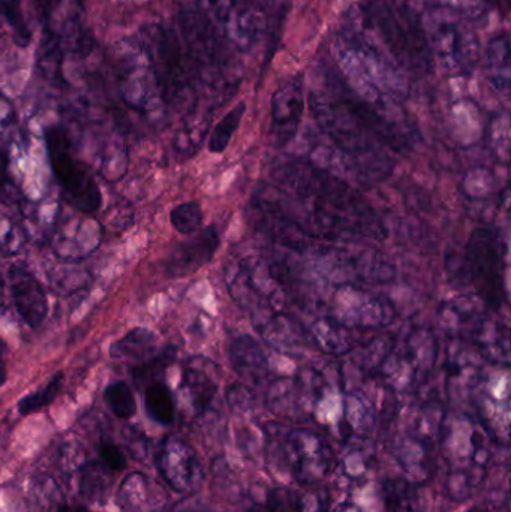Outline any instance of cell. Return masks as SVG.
Instances as JSON below:
<instances>
[{
	"mask_svg": "<svg viewBox=\"0 0 511 512\" xmlns=\"http://www.w3.org/2000/svg\"><path fill=\"white\" fill-rule=\"evenodd\" d=\"M243 2L249 3V5L258 6V8L264 9V0H243Z\"/></svg>",
	"mask_w": 511,
	"mask_h": 512,
	"instance_id": "26",
	"label": "cell"
},
{
	"mask_svg": "<svg viewBox=\"0 0 511 512\" xmlns=\"http://www.w3.org/2000/svg\"><path fill=\"white\" fill-rule=\"evenodd\" d=\"M467 512H491L489 510H486L485 507H473L471 510H468Z\"/></svg>",
	"mask_w": 511,
	"mask_h": 512,
	"instance_id": "27",
	"label": "cell"
},
{
	"mask_svg": "<svg viewBox=\"0 0 511 512\" xmlns=\"http://www.w3.org/2000/svg\"><path fill=\"white\" fill-rule=\"evenodd\" d=\"M467 264L483 300L498 309L506 298L504 289V248L500 234L480 228L467 245Z\"/></svg>",
	"mask_w": 511,
	"mask_h": 512,
	"instance_id": "6",
	"label": "cell"
},
{
	"mask_svg": "<svg viewBox=\"0 0 511 512\" xmlns=\"http://www.w3.org/2000/svg\"><path fill=\"white\" fill-rule=\"evenodd\" d=\"M9 276L15 309L30 328H38L48 315V301L44 288L27 268L15 265L9 271Z\"/></svg>",
	"mask_w": 511,
	"mask_h": 512,
	"instance_id": "12",
	"label": "cell"
},
{
	"mask_svg": "<svg viewBox=\"0 0 511 512\" xmlns=\"http://www.w3.org/2000/svg\"><path fill=\"white\" fill-rule=\"evenodd\" d=\"M156 336L147 328L138 327L129 331L122 339L111 345L110 355L113 358H134L144 360L155 352Z\"/></svg>",
	"mask_w": 511,
	"mask_h": 512,
	"instance_id": "15",
	"label": "cell"
},
{
	"mask_svg": "<svg viewBox=\"0 0 511 512\" xmlns=\"http://www.w3.org/2000/svg\"><path fill=\"white\" fill-rule=\"evenodd\" d=\"M59 512H93V511L87 510V508H84V507H72V505H62V507L59 508Z\"/></svg>",
	"mask_w": 511,
	"mask_h": 512,
	"instance_id": "24",
	"label": "cell"
},
{
	"mask_svg": "<svg viewBox=\"0 0 511 512\" xmlns=\"http://www.w3.org/2000/svg\"><path fill=\"white\" fill-rule=\"evenodd\" d=\"M102 462L111 471L120 472L126 468L125 454L114 444H102L99 450Z\"/></svg>",
	"mask_w": 511,
	"mask_h": 512,
	"instance_id": "22",
	"label": "cell"
},
{
	"mask_svg": "<svg viewBox=\"0 0 511 512\" xmlns=\"http://www.w3.org/2000/svg\"><path fill=\"white\" fill-rule=\"evenodd\" d=\"M6 179V158L3 155L2 150H0V188H2L3 183H5Z\"/></svg>",
	"mask_w": 511,
	"mask_h": 512,
	"instance_id": "23",
	"label": "cell"
},
{
	"mask_svg": "<svg viewBox=\"0 0 511 512\" xmlns=\"http://www.w3.org/2000/svg\"><path fill=\"white\" fill-rule=\"evenodd\" d=\"M45 141L54 176L69 203L87 215L98 212L102 204L101 189L86 165L72 155L65 131L50 128L45 132Z\"/></svg>",
	"mask_w": 511,
	"mask_h": 512,
	"instance_id": "3",
	"label": "cell"
},
{
	"mask_svg": "<svg viewBox=\"0 0 511 512\" xmlns=\"http://www.w3.org/2000/svg\"><path fill=\"white\" fill-rule=\"evenodd\" d=\"M362 8L378 38L401 68L426 74L434 66L422 20L407 6L389 0H363Z\"/></svg>",
	"mask_w": 511,
	"mask_h": 512,
	"instance_id": "1",
	"label": "cell"
},
{
	"mask_svg": "<svg viewBox=\"0 0 511 512\" xmlns=\"http://www.w3.org/2000/svg\"><path fill=\"white\" fill-rule=\"evenodd\" d=\"M104 399L111 412L120 420H128L137 411L134 394L126 382L117 381L108 385L104 391Z\"/></svg>",
	"mask_w": 511,
	"mask_h": 512,
	"instance_id": "19",
	"label": "cell"
},
{
	"mask_svg": "<svg viewBox=\"0 0 511 512\" xmlns=\"http://www.w3.org/2000/svg\"><path fill=\"white\" fill-rule=\"evenodd\" d=\"M203 210L195 201L179 204L170 213L171 225L182 236H194L203 228Z\"/></svg>",
	"mask_w": 511,
	"mask_h": 512,
	"instance_id": "20",
	"label": "cell"
},
{
	"mask_svg": "<svg viewBox=\"0 0 511 512\" xmlns=\"http://www.w3.org/2000/svg\"><path fill=\"white\" fill-rule=\"evenodd\" d=\"M245 111V102H240L230 113L225 114L224 119L215 126L212 135H210V153L219 155V153H224L227 150L234 132L239 129L240 122H242L243 116H245Z\"/></svg>",
	"mask_w": 511,
	"mask_h": 512,
	"instance_id": "17",
	"label": "cell"
},
{
	"mask_svg": "<svg viewBox=\"0 0 511 512\" xmlns=\"http://www.w3.org/2000/svg\"><path fill=\"white\" fill-rule=\"evenodd\" d=\"M432 60L449 74H470L479 62V38L453 9H432L422 20Z\"/></svg>",
	"mask_w": 511,
	"mask_h": 512,
	"instance_id": "2",
	"label": "cell"
},
{
	"mask_svg": "<svg viewBox=\"0 0 511 512\" xmlns=\"http://www.w3.org/2000/svg\"><path fill=\"white\" fill-rule=\"evenodd\" d=\"M303 108V80L300 75H296L284 81L272 98V132L281 143H287L296 134Z\"/></svg>",
	"mask_w": 511,
	"mask_h": 512,
	"instance_id": "11",
	"label": "cell"
},
{
	"mask_svg": "<svg viewBox=\"0 0 511 512\" xmlns=\"http://www.w3.org/2000/svg\"><path fill=\"white\" fill-rule=\"evenodd\" d=\"M249 512H273L270 510L269 507H266V504L264 505H254V507L249 510Z\"/></svg>",
	"mask_w": 511,
	"mask_h": 512,
	"instance_id": "25",
	"label": "cell"
},
{
	"mask_svg": "<svg viewBox=\"0 0 511 512\" xmlns=\"http://www.w3.org/2000/svg\"><path fill=\"white\" fill-rule=\"evenodd\" d=\"M386 512H420V496L410 481L386 480L381 484Z\"/></svg>",
	"mask_w": 511,
	"mask_h": 512,
	"instance_id": "14",
	"label": "cell"
},
{
	"mask_svg": "<svg viewBox=\"0 0 511 512\" xmlns=\"http://www.w3.org/2000/svg\"><path fill=\"white\" fill-rule=\"evenodd\" d=\"M219 245L221 237L215 225L198 231L191 239L179 243L173 249L165 262V273L173 279L197 273L200 268L212 261Z\"/></svg>",
	"mask_w": 511,
	"mask_h": 512,
	"instance_id": "10",
	"label": "cell"
},
{
	"mask_svg": "<svg viewBox=\"0 0 511 512\" xmlns=\"http://www.w3.org/2000/svg\"><path fill=\"white\" fill-rule=\"evenodd\" d=\"M275 453L290 472L291 477L303 486L320 483L335 466V453L326 439L308 430H293Z\"/></svg>",
	"mask_w": 511,
	"mask_h": 512,
	"instance_id": "4",
	"label": "cell"
},
{
	"mask_svg": "<svg viewBox=\"0 0 511 512\" xmlns=\"http://www.w3.org/2000/svg\"><path fill=\"white\" fill-rule=\"evenodd\" d=\"M156 465L176 492L195 493L203 486L204 472L197 453L182 439H167L156 457Z\"/></svg>",
	"mask_w": 511,
	"mask_h": 512,
	"instance_id": "8",
	"label": "cell"
},
{
	"mask_svg": "<svg viewBox=\"0 0 511 512\" xmlns=\"http://www.w3.org/2000/svg\"><path fill=\"white\" fill-rule=\"evenodd\" d=\"M153 63L165 95L177 98L188 86L189 72L188 60L173 30L159 27L153 36Z\"/></svg>",
	"mask_w": 511,
	"mask_h": 512,
	"instance_id": "9",
	"label": "cell"
},
{
	"mask_svg": "<svg viewBox=\"0 0 511 512\" xmlns=\"http://www.w3.org/2000/svg\"><path fill=\"white\" fill-rule=\"evenodd\" d=\"M511 72V48L509 33H498L486 50V75L498 90L509 92Z\"/></svg>",
	"mask_w": 511,
	"mask_h": 512,
	"instance_id": "13",
	"label": "cell"
},
{
	"mask_svg": "<svg viewBox=\"0 0 511 512\" xmlns=\"http://www.w3.org/2000/svg\"><path fill=\"white\" fill-rule=\"evenodd\" d=\"M395 2L402 3V2H407V0H395Z\"/></svg>",
	"mask_w": 511,
	"mask_h": 512,
	"instance_id": "28",
	"label": "cell"
},
{
	"mask_svg": "<svg viewBox=\"0 0 511 512\" xmlns=\"http://www.w3.org/2000/svg\"><path fill=\"white\" fill-rule=\"evenodd\" d=\"M62 385L63 372H57L41 390L23 397V399L18 402V412H20L21 415H30L47 408V406L51 405V403L56 400V397L59 396Z\"/></svg>",
	"mask_w": 511,
	"mask_h": 512,
	"instance_id": "18",
	"label": "cell"
},
{
	"mask_svg": "<svg viewBox=\"0 0 511 512\" xmlns=\"http://www.w3.org/2000/svg\"><path fill=\"white\" fill-rule=\"evenodd\" d=\"M0 18L11 27L15 42L20 47H26L32 33H30L23 9H21V0H0Z\"/></svg>",
	"mask_w": 511,
	"mask_h": 512,
	"instance_id": "21",
	"label": "cell"
},
{
	"mask_svg": "<svg viewBox=\"0 0 511 512\" xmlns=\"http://www.w3.org/2000/svg\"><path fill=\"white\" fill-rule=\"evenodd\" d=\"M144 405H146L147 414L156 423L164 424V426H170L173 423L176 405H174L170 388L164 382L156 381L147 385Z\"/></svg>",
	"mask_w": 511,
	"mask_h": 512,
	"instance_id": "16",
	"label": "cell"
},
{
	"mask_svg": "<svg viewBox=\"0 0 511 512\" xmlns=\"http://www.w3.org/2000/svg\"><path fill=\"white\" fill-rule=\"evenodd\" d=\"M204 9V17L234 50L254 47L267 26L266 11L243 0H204Z\"/></svg>",
	"mask_w": 511,
	"mask_h": 512,
	"instance_id": "5",
	"label": "cell"
},
{
	"mask_svg": "<svg viewBox=\"0 0 511 512\" xmlns=\"http://www.w3.org/2000/svg\"><path fill=\"white\" fill-rule=\"evenodd\" d=\"M186 39L191 47L192 62L198 68L213 74L215 78H225L234 74L236 63L231 56V48L213 29L204 15H189L185 20Z\"/></svg>",
	"mask_w": 511,
	"mask_h": 512,
	"instance_id": "7",
	"label": "cell"
}]
</instances>
